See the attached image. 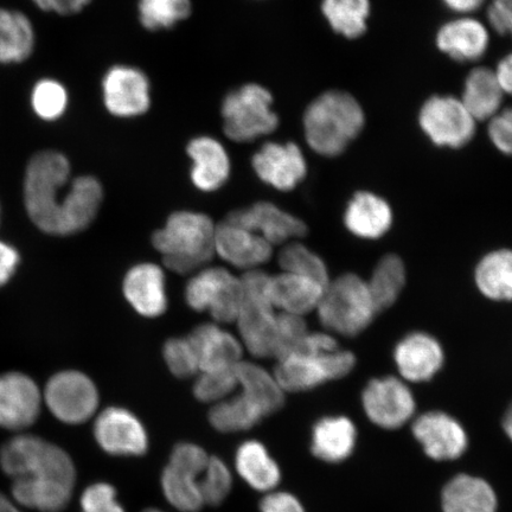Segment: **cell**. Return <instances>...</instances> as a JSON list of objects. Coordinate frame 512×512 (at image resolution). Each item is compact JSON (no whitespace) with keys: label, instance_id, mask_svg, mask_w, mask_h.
Returning a JSON list of instances; mask_svg holds the SVG:
<instances>
[{"label":"cell","instance_id":"1","mask_svg":"<svg viewBox=\"0 0 512 512\" xmlns=\"http://www.w3.org/2000/svg\"><path fill=\"white\" fill-rule=\"evenodd\" d=\"M0 466L12 479V497L22 507L61 512L72 499L76 482L73 460L47 440L18 435L0 450Z\"/></svg>","mask_w":512,"mask_h":512},{"label":"cell","instance_id":"2","mask_svg":"<svg viewBox=\"0 0 512 512\" xmlns=\"http://www.w3.org/2000/svg\"><path fill=\"white\" fill-rule=\"evenodd\" d=\"M356 364V357L338 348L328 334H307L297 350L279 358L275 379L284 392L315 389L328 381L343 379Z\"/></svg>","mask_w":512,"mask_h":512},{"label":"cell","instance_id":"3","mask_svg":"<svg viewBox=\"0 0 512 512\" xmlns=\"http://www.w3.org/2000/svg\"><path fill=\"white\" fill-rule=\"evenodd\" d=\"M366 114L354 96L328 91L317 96L304 113V133L311 149L324 157L341 155L360 136Z\"/></svg>","mask_w":512,"mask_h":512},{"label":"cell","instance_id":"4","mask_svg":"<svg viewBox=\"0 0 512 512\" xmlns=\"http://www.w3.org/2000/svg\"><path fill=\"white\" fill-rule=\"evenodd\" d=\"M70 163L59 151L37 152L29 160L24 176L25 209L38 229L59 235L60 211L66 194L62 190L70 178Z\"/></svg>","mask_w":512,"mask_h":512},{"label":"cell","instance_id":"5","mask_svg":"<svg viewBox=\"0 0 512 512\" xmlns=\"http://www.w3.org/2000/svg\"><path fill=\"white\" fill-rule=\"evenodd\" d=\"M215 230L207 215L178 211L153 235L152 242L170 270L187 274L213 258Z\"/></svg>","mask_w":512,"mask_h":512},{"label":"cell","instance_id":"6","mask_svg":"<svg viewBox=\"0 0 512 512\" xmlns=\"http://www.w3.org/2000/svg\"><path fill=\"white\" fill-rule=\"evenodd\" d=\"M316 310L326 329L347 337L360 335L377 315L367 281L356 274L329 283Z\"/></svg>","mask_w":512,"mask_h":512},{"label":"cell","instance_id":"7","mask_svg":"<svg viewBox=\"0 0 512 512\" xmlns=\"http://www.w3.org/2000/svg\"><path fill=\"white\" fill-rule=\"evenodd\" d=\"M241 283L245 299L236 322L243 344L255 357H277L278 313L268 298L270 277L260 271L249 272Z\"/></svg>","mask_w":512,"mask_h":512},{"label":"cell","instance_id":"8","mask_svg":"<svg viewBox=\"0 0 512 512\" xmlns=\"http://www.w3.org/2000/svg\"><path fill=\"white\" fill-rule=\"evenodd\" d=\"M221 114L224 133L238 143L267 136L279 126L273 95L259 83H246L230 91L222 101Z\"/></svg>","mask_w":512,"mask_h":512},{"label":"cell","instance_id":"9","mask_svg":"<svg viewBox=\"0 0 512 512\" xmlns=\"http://www.w3.org/2000/svg\"><path fill=\"white\" fill-rule=\"evenodd\" d=\"M245 299L241 279L224 268H208L191 278L185 300L195 311H209L217 323H233Z\"/></svg>","mask_w":512,"mask_h":512},{"label":"cell","instance_id":"10","mask_svg":"<svg viewBox=\"0 0 512 512\" xmlns=\"http://www.w3.org/2000/svg\"><path fill=\"white\" fill-rule=\"evenodd\" d=\"M476 119L463 101L451 95H434L419 112L421 130L434 145L459 149L469 144L476 133Z\"/></svg>","mask_w":512,"mask_h":512},{"label":"cell","instance_id":"11","mask_svg":"<svg viewBox=\"0 0 512 512\" xmlns=\"http://www.w3.org/2000/svg\"><path fill=\"white\" fill-rule=\"evenodd\" d=\"M42 394L51 414L68 425L83 424L99 407L98 389L81 371L67 370L54 375Z\"/></svg>","mask_w":512,"mask_h":512},{"label":"cell","instance_id":"12","mask_svg":"<svg viewBox=\"0 0 512 512\" xmlns=\"http://www.w3.org/2000/svg\"><path fill=\"white\" fill-rule=\"evenodd\" d=\"M102 100L108 113L117 118H136L150 110L151 83L142 69L117 64L101 82Z\"/></svg>","mask_w":512,"mask_h":512},{"label":"cell","instance_id":"13","mask_svg":"<svg viewBox=\"0 0 512 512\" xmlns=\"http://www.w3.org/2000/svg\"><path fill=\"white\" fill-rule=\"evenodd\" d=\"M362 405L369 420L384 430H398L415 414L411 389L398 377L371 380L362 394Z\"/></svg>","mask_w":512,"mask_h":512},{"label":"cell","instance_id":"14","mask_svg":"<svg viewBox=\"0 0 512 512\" xmlns=\"http://www.w3.org/2000/svg\"><path fill=\"white\" fill-rule=\"evenodd\" d=\"M94 437L112 456L139 457L149 448L142 421L125 408L110 407L101 412L95 420Z\"/></svg>","mask_w":512,"mask_h":512},{"label":"cell","instance_id":"15","mask_svg":"<svg viewBox=\"0 0 512 512\" xmlns=\"http://www.w3.org/2000/svg\"><path fill=\"white\" fill-rule=\"evenodd\" d=\"M43 394L28 375H0V427L23 431L34 425L41 413Z\"/></svg>","mask_w":512,"mask_h":512},{"label":"cell","instance_id":"16","mask_svg":"<svg viewBox=\"0 0 512 512\" xmlns=\"http://www.w3.org/2000/svg\"><path fill=\"white\" fill-rule=\"evenodd\" d=\"M412 431L427 456L438 462L462 457L469 445L462 424L444 412H428L418 416Z\"/></svg>","mask_w":512,"mask_h":512},{"label":"cell","instance_id":"17","mask_svg":"<svg viewBox=\"0 0 512 512\" xmlns=\"http://www.w3.org/2000/svg\"><path fill=\"white\" fill-rule=\"evenodd\" d=\"M252 164L261 181L280 191L296 188L307 171L303 152L294 143H267L255 153Z\"/></svg>","mask_w":512,"mask_h":512},{"label":"cell","instance_id":"18","mask_svg":"<svg viewBox=\"0 0 512 512\" xmlns=\"http://www.w3.org/2000/svg\"><path fill=\"white\" fill-rule=\"evenodd\" d=\"M437 47L453 61L476 62L490 46V34L483 22L470 15L459 16L441 25L435 37Z\"/></svg>","mask_w":512,"mask_h":512},{"label":"cell","instance_id":"19","mask_svg":"<svg viewBox=\"0 0 512 512\" xmlns=\"http://www.w3.org/2000/svg\"><path fill=\"white\" fill-rule=\"evenodd\" d=\"M215 252L245 270H255L272 256V245L262 236L228 220L215 230Z\"/></svg>","mask_w":512,"mask_h":512},{"label":"cell","instance_id":"20","mask_svg":"<svg viewBox=\"0 0 512 512\" xmlns=\"http://www.w3.org/2000/svg\"><path fill=\"white\" fill-rule=\"evenodd\" d=\"M227 220L259 234L272 246L292 238H300L307 230L305 223L298 217L268 202H259L251 208L233 211Z\"/></svg>","mask_w":512,"mask_h":512},{"label":"cell","instance_id":"21","mask_svg":"<svg viewBox=\"0 0 512 512\" xmlns=\"http://www.w3.org/2000/svg\"><path fill=\"white\" fill-rule=\"evenodd\" d=\"M394 360L403 379L419 383L430 381L438 374L445 356L437 339L414 332L396 345Z\"/></svg>","mask_w":512,"mask_h":512},{"label":"cell","instance_id":"22","mask_svg":"<svg viewBox=\"0 0 512 512\" xmlns=\"http://www.w3.org/2000/svg\"><path fill=\"white\" fill-rule=\"evenodd\" d=\"M102 197L104 192L98 179L75 178L61 206L59 235H72L86 229L98 214Z\"/></svg>","mask_w":512,"mask_h":512},{"label":"cell","instance_id":"23","mask_svg":"<svg viewBox=\"0 0 512 512\" xmlns=\"http://www.w3.org/2000/svg\"><path fill=\"white\" fill-rule=\"evenodd\" d=\"M124 294L139 315L155 318L168 306L165 277L157 265L142 264L131 268L124 280Z\"/></svg>","mask_w":512,"mask_h":512},{"label":"cell","instance_id":"24","mask_svg":"<svg viewBox=\"0 0 512 512\" xmlns=\"http://www.w3.org/2000/svg\"><path fill=\"white\" fill-rule=\"evenodd\" d=\"M188 339L196 352L200 373L233 368L242 361L238 339L215 324L197 326Z\"/></svg>","mask_w":512,"mask_h":512},{"label":"cell","instance_id":"25","mask_svg":"<svg viewBox=\"0 0 512 512\" xmlns=\"http://www.w3.org/2000/svg\"><path fill=\"white\" fill-rule=\"evenodd\" d=\"M325 286L317 281L293 273L284 272L271 277L268 298L281 312L304 316L316 310Z\"/></svg>","mask_w":512,"mask_h":512},{"label":"cell","instance_id":"26","mask_svg":"<svg viewBox=\"0 0 512 512\" xmlns=\"http://www.w3.org/2000/svg\"><path fill=\"white\" fill-rule=\"evenodd\" d=\"M187 152L194 162L191 179L197 189L214 191L227 182L230 162L219 140L207 136L197 137L191 140Z\"/></svg>","mask_w":512,"mask_h":512},{"label":"cell","instance_id":"27","mask_svg":"<svg viewBox=\"0 0 512 512\" xmlns=\"http://www.w3.org/2000/svg\"><path fill=\"white\" fill-rule=\"evenodd\" d=\"M356 441V426L347 416H326L313 427L311 450L323 462L337 464L351 456Z\"/></svg>","mask_w":512,"mask_h":512},{"label":"cell","instance_id":"28","mask_svg":"<svg viewBox=\"0 0 512 512\" xmlns=\"http://www.w3.org/2000/svg\"><path fill=\"white\" fill-rule=\"evenodd\" d=\"M344 221L345 226L358 238L374 240L388 232L393 214L383 198L362 191L352 197Z\"/></svg>","mask_w":512,"mask_h":512},{"label":"cell","instance_id":"29","mask_svg":"<svg viewBox=\"0 0 512 512\" xmlns=\"http://www.w3.org/2000/svg\"><path fill=\"white\" fill-rule=\"evenodd\" d=\"M36 48L34 23L24 12L0 8V64L28 61Z\"/></svg>","mask_w":512,"mask_h":512},{"label":"cell","instance_id":"30","mask_svg":"<svg viewBox=\"0 0 512 512\" xmlns=\"http://www.w3.org/2000/svg\"><path fill=\"white\" fill-rule=\"evenodd\" d=\"M441 505L444 512H496L498 501L484 479L459 475L445 485Z\"/></svg>","mask_w":512,"mask_h":512},{"label":"cell","instance_id":"31","mask_svg":"<svg viewBox=\"0 0 512 512\" xmlns=\"http://www.w3.org/2000/svg\"><path fill=\"white\" fill-rule=\"evenodd\" d=\"M504 92L495 70L486 67L472 69L466 76L462 100L476 120L491 119L502 110Z\"/></svg>","mask_w":512,"mask_h":512},{"label":"cell","instance_id":"32","mask_svg":"<svg viewBox=\"0 0 512 512\" xmlns=\"http://www.w3.org/2000/svg\"><path fill=\"white\" fill-rule=\"evenodd\" d=\"M235 465L242 479L256 491L271 492L280 483L279 466L259 441L243 443L236 451Z\"/></svg>","mask_w":512,"mask_h":512},{"label":"cell","instance_id":"33","mask_svg":"<svg viewBox=\"0 0 512 512\" xmlns=\"http://www.w3.org/2000/svg\"><path fill=\"white\" fill-rule=\"evenodd\" d=\"M241 394L258 406L264 414H273L284 406V389L274 375L252 362L241 361L235 368Z\"/></svg>","mask_w":512,"mask_h":512},{"label":"cell","instance_id":"34","mask_svg":"<svg viewBox=\"0 0 512 512\" xmlns=\"http://www.w3.org/2000/svg\"><path fill=\"white\" fill-rule=\"evenodd\" d=\"M477 286L492 300H512V251L501 249L485 255L476 270Z\"/></svg>","mask_w":512,"mask_h":512},{"label":"cell","instance_id":"35","mask_svg":"<svg viewBox=\"0 0 512 512\" xmlns=\"http://www.w3.org/2000/svg\"><path fill=\"white\" fill-rule=\"evenodd\" d=\"M322 14L332 30L349 40L368 29L370 0H322Z\"/></svg>","mask_w":512,"mask_h":512},{"label":"cell","instance_id":"36","mask_svg":"<svg viewBox=\"0 0 512 512\" xmlns=\"http://www.w3.org/2000/svg\"><path fill=\"white\" fill-rule=\"evenodd\" d=\"M367 284L377 313L394 305L406 284L405 265L399 256H384L376 265Z\"/></svg>","mask_w":512,"mask_h":512},{"label":"cell","instance_id":"37","mask_svg":"<svg viewBox=\"0 0 512 512\" xmlns=\"http://www.w3.org/2000/svg\"><path fill=\"white\" fill-rule=\"evenodd\" d=\"M265 416L254 402L240 394L236 398L217 402L210 411L209 420L217 431L232 433L251 430Z\"/></svg>","mask_w":512,"mask_h":512},{"label":"cell","instance_id":"38","mask_svg":"<svg viewBox=\"0 0 512 512\" xmlns=\"http://www.w3.org/2000/svg\"><path fill=\"white\" fill-rule=\"evenodd\" d=\"M162 488L168 502L182 512H197L204 505L200 478L170 464L162 476Z\"/></svg>","mask_w":512,"mask_h":512},{"label":"cell","instance_id":"39","mask_svg":"<svg viewBox=\"0 0 512 512\" xmlns=\"http://www.w3.org/2000/svg\"><path fill=\"white\" fill-rule=\"evenodd\" d=\"M69 92L59 80L43 78L38 80L30 92V107L38 119L54 123L67 113Z\"/></svg>","mask_w":512,"mask_h":512},{"label":"cell","instance_id":"40","mask_svg":"<svg viewBox=\"0 0 512 512\" xmlns=\"http://www.w3.org/2000/svg\"><path fill=\"white\" fill-rule=\"evenodd\" d=\"M191 0H139L138 16L146 30L176 27L191 15Z\"/></svg>","mask_w":512,"mask_h":512},{"label":"cell","instance_id":"41","mask_svg":"<svg viewBox=\"0 0 512 512\" xmlns=\"http://www.w3.org/2000/svg\"><path fill=\"white\" fill-rule=\"evenodd\" d=\"M279 262L284 272L302 275L325 287L330 283L324 261L300 243L286 246L279 255Z\"/></svg>","mask_w":512,"mask_h":512},{"label":"cell","instance_id":"42","mask_svg":"<svg viewBox=\"0 0 512 512\" xmlns=\"http://www.w3.org/2000/svg\"><path fill=\"white\" fill-rule=\"evenodd\" d=\"M235 367L202 371L194 386V393L202 402H221L239 387Z\"/></svg>","mask_w":512,"mask_h":512},{"label":"cell","instance_id":"43","mask_svg":"<svg viewBox=\"0 0 512 512\" xmlns=\"http://www.w3.org/2000/svg\"><path fill=\"white\" fill-rule=\"evenodd\" d=\"M233 477L220 458L210 457L200 479L204 504L220 505L232 490Z\"/></svg>","mask_w":512,"mask_h":512},{"label":"cell","instance_id":"44","mask_svg":"<svg viewBox=\"0 0 512 512\" xmlns=\"http://www.w3.org/2000/svg\"><path fill=\"white\" fill-rule=\"evenodd\" d=\"M164 358L172 374L187 379L200 371L197 355L188 338H172L164 347Z\"/></svg>","mask_w":512,"mask_h":512},{"label":"cell","instance_id":"45","mask_svg":"<svg viewBox=\"0 0 512 512\" xmlns=\"http://www.w3.org/2000/svg\"><path fill=\"white\" fill-rule=\"evenodd\" d=\"M278 344L277 358L291 354L297 350L309 334L303 316L292 315V313L281 312L277 317Z\"/></svg>","mask_w":512,"mask_h":512},{"label":"cell","instance_id":"46","mask_svg":"<svg viewBox=\"0 0 512 512\" xmlns=\"http://www.w3.org/2000/svg\"><path fill=\"white\" fill-rule=\"evenodd\" d=\"M82 512H125L117 499V491L111 484L96 483L83 491Z\"/></svg>","mask_w":512,"mask_h":512},{"label":"cell","instance_id":"47","mask_svg":"<svg viewBox=\"0 0 512 512\" xmlns=\"http://www.w3.org/2000/svg\"><path fill=\"white\" fill-rule=\"evenodd\" d=\"M209 458L202 447L184 443L177 445L172 451L170 465L200 478L206 470Z\"/></svg>","mask_w":512,"mask_h":512},{"label":"cell","instance_id":"48","mask_svg":"<svg viewBox=\"0 0 512 512\" xmlns=\"http://www.w3.org/2000/svg\"><path fill=\"white\" fill-rule=\"evenodd\" d=\"M489 137L499 151L512 156V106L504 108L490 119Z\"/></svg>","mask_w":512,"mask_h":512},{"label":"cell","instance_id":"49","mask_svg":"<svg viewBox=\"0 0 512 512\" xmlns=\"http://www.w3.org/2000/svg\"><path fill=\"white\" fill-rule=\"evenodd\" d=\"M488 19L499 35L512 38V0H492Z\"/></svg>","mask_w":512,"mask_h":512},{"label":"cell","instance_id":"50","mask_svg":"<svg viewBox=\"0 0 512 512\" xmlns=\"http://www.w3.org/2000/svg\"><path fill=\"white\" fill-rule=\"evenodd\" d=\"M261 512H305L299 499L288 492H270L260 503Z\"/></svg>","mask_w":512,"mask_h":512},{"label":"cell","instance_id":"51","mask_svg":"<svg viewBox=\"0 0 512 512\" xmlns=\"http://www.w3.org/2000/svg\"><path fill=\"white\" fill-rule=\"evenodd\" d=\"M36 8L48 14L73 16L85 10L93 0H31Z\"/></svg>","mask_w":512,"mask_h":512},{"label":"cell","instance_id":"52","mask_svg":"<svg viewBox=\"0 0 512 512\" xmlns=\"http://www.w3.org/2000/svg\"><path fill=\"white\" fill-rule=\"evenodd\" d=\"M19 264V254L8 243L0 241V287L9 283Z\"/></svg>","mask_w":512,"mask_h":512},{"label":"cell","instance_id":"53","mask_svg":"<svg viewBox=\"0 0 512 512\" xmlns=\"http://www.w3.org/2000/svg\"><path fill=\"white\" fill-rule=\"evenodd\" d=\"M495 74L504 94L512 95V53L499 61Z\"/></svg>","mask_w":512,"mask_h":512},{"label":"cell","instance_id":"54","mask_svg":"<svg viewBox=\"0 0 512 512\" xmlns=\"http://www.w3.org/2000/svg\"><path fill=\"white\" fill-rule=\"evenodd\" d=\"M448 10L459 16H467L482 8L485 0H441Z\"/></svg>","mask_w":512,"mask_h":512},{"label":"cell","instance_id":"55","mask_svg":"<svg viewBox=\"0 0 512 512\" xmlns=\"http://www.w3.org/2000/svg\"><path fill=\"white\" fill-rule=\"evenodd\" d=\"M503 428L505 434H507L508 438L512 441V402L507 409V412L504 414Z\"/></svg>","mask_w":512,"mask_h":512},{"label":"cell","instance_id":"56","mask_svg":"<svg viewBox=\"0 0 512 512\" xmlns=\"http://www.w3.org/2000/svg\"><path fill=\"white\" fill-rule=\"evenodd\" d=\"M0 512H21L10 499L0 495Z\"/></svg>","mask_w":512,"mask_h":512},{"label":"cell","instance_id":"57","mask_svg":"<svg viewBox=\"0 0 512 512\" xmlns=\"http://www.w3.org/2000/svg\"><path fill=\"white\" fill-rule=\"evenodd\" d=\"M144 512H163V511H160V510H157V509H149V510H146Z\"/></svg>","mask_w":512,"mask_h":512}]
</instances>
